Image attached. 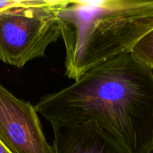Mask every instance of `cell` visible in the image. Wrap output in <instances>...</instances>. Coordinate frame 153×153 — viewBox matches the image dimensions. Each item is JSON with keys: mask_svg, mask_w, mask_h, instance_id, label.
Returning <instances> with one entry per match:
<instances>
[{"mask_svg": "<svg viewBox=\"0 0 153 153\" xmlns=\"http://www.w3.org/2000/svg\"><path fill=\"white\" fill-rule=\"evenodd\" d=\"M34 108L50 123H96L128 153L153 152V72L131 52L90 69Z\"/></svg>", "mask_w": 153, "mask_h": 153, "instance_id": "6da1fadb", "label": "cell"}, {"mask_svg": "<svg viewBox=\"0 0 153 153\" xmlns=\"http://www.w3.org/2000/svg\"><path fill=\"white\" fill-rule=\"evenodd\" d=\"M58 20L65 75L76 81L90 69L132 52L153 29V0L68 1Z\"/></svg>", "mask_w": 153, "mask_h": 153, "instance_id": "7a4b0ae2", "label": "cell"}, {"mask_svg": "<svg viewBox=\"0 0 153 153\" xmlns=\"http://www.w3.org/2000/svg\"><path fill=\"white\" fill-rule=\"evenodd\" d=\"M66 0H32L0 12V61L16 67L44 56L61 37L58 13Z\"/></svg>", "mask_w": 153, "mask_h": 153, "instance_id": "3957f363", "label": "cell"}, {"mask_svg": "<svg viewBox=\"0 0 153 153\" xmlns=\"http://www.w3.org/2000/svg\"><path fill=\"white\" fill-rule=\"evenodd\" d=\"M0 141L11 153H55L34 106L16 98L1 83Z\"/></svg>", "mask_w": 153, "mask_h": 153, "instance_id": "277c9868", "label": "cell"}, {"mask_svg": "<svg viewBox=\"0 0 153 153\" xmlns=\"http://www.w3.org/2000/svg\"><path fill=\"white\" fill-rule=\"evenodd\" d=\"M55 153H128L96 123H53Z\"/></svg>", "mask_w": 153, "mask_h": 153, "instance_id": "5b68a950", "label": "cell"}, {"mask_svg": "<svg viewBox=\"0 0 153 153\" xmlns=\"http://www.w3.org/2000/svg\"><path fill=\"white\" fill-rule=\"evenodd\" d=\"M131 54L138 61L153 70V29L136 43Z\"/></svg>", "mask_w": 153, "mask_h": 153, "instance_id": "8992f818", "label": "cell"}, {"mask_svg": "<svg viewBox=\"0 0 153 153\" xmlns=\"http://www.w3.org/2000/svg\"><path fill=\"white\" fill-rule=\"evenodd\" d=\"M32 0H0V12L29 4Z\"/></svg>", "mask_w": 153, "mask_h": 153, "instance_id": "52a82bcc", "label": "cell"}, {"mask_svg": "<svg viewBox=\"0 0 153 153\" xmlns=\"http://www.w3.org/2000/svg\"><path fill=\"white\" fill-rule=\"evenodd\" d=\"M0 153H11L1 141H0Z\"/></svg>", "mask_w": 153, "mask_h": 153, "instance_id": "ba28073f", "label": "cell"}]
</instances>
